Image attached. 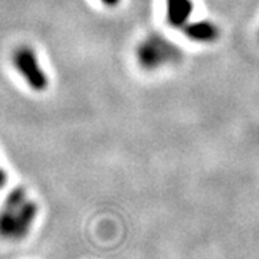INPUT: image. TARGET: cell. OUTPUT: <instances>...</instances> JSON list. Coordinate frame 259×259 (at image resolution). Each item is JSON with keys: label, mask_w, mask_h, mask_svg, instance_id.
Returning <instances> with one entry per match:
<instances>
[{"label": "cell", "mask_w": 259, "mask_h": 259, "mask_svg": "<svg viewBox=\"0 0 259 259\" xmlns=\"http://www.w3.org/2000/svg\"><path fill=\"white\" fill-rule=\"evenodd\" d=\"M175 48L160 39H148L144 42L139 51L140 62L146 68H156L171 61Z\"/></svg>", "instance_id": "3"}, {"label": "cell", "mask_w": 259, "mask_h": 259, "mask_svg": "<svg viewBox=\"0 0 259 259\" xmlns=\"http://www.w3.org/2000/svg\"><path fill=\"white\" fill-rule=\"evenodd\" d=\"M6 180H8L6 171L0 168V189H3V187H5V185H6Z\"/></svg>", "instance_id": "6"}, {"label": "cell", "mask_w": 259, "mask_h": 259, "mask_svg": "<svg viewBox=\"0 0 259 259\" xmlns=\"http://www.w3.org/2000/svg\"><path fill=\"white\" fill-rule=\"evenodd\" d=\"M15 65L19 72L26 78L28 83L35 91H45L48 88V76L42 71L40 65L37 62L35 52L28 47L19 48L15 52Z\"/></svg>", "instance_id": "2"}, {"label": "cell", "mask_w": 259, "mask_h": 259, "mask_svg": "<svg viewBox=\"0 0 259 259\" xmlns=\"http://www.w3.org/2000/svg\"><path fill=\"white\" fill-rule=\"evenodd\" d=\"M167 22L173 28L183 29L193 12L192 0H166Z\"/></svg>", "instance_id": "5"}, {"label": "cell", "mask_w": 259, "mask_h": 259, "mask_svg": "<svg viewBox=\"0 0 259 259\" xmlns=\"http://www.w3.org/2000/svg\"><path fill=\"white\" fill-rule=\"evenodd\" d=\"M37 216V204L29 200L26 190L16 187L0 209V236L8 241L25 239Z\"/></svg>", "instance_id": "1"}, {"label": "cell", "mask_w": 259, "mask_h": 259, "mask_svg": "<svg viewBox=\"0 0 259 259\" xmlns=\"http://www.w3.org/2000/svg\"><path fill=\"white\" fill-rule=\"evenodd\" d=\"M183 33L187 39L193 42H199V44H212V42H216L221 36L219 28L209 20L186 23Z\"/></svg>", "instance_id": "4"}, {"label": "cell", "mask_w": 259, "mask_h": 259, "mask_svg": "<svg viewBox=\"0 0 259 259\" xmlns=\"http://www.w3.org/2000/svg\"><path fill=\"white\" fill-rule=\"evenodd\" d=\"M101 2L105 6H108V8H115L120 3V0H101Z\"/></svg>", "instance_id": "7"}]
</instances>
